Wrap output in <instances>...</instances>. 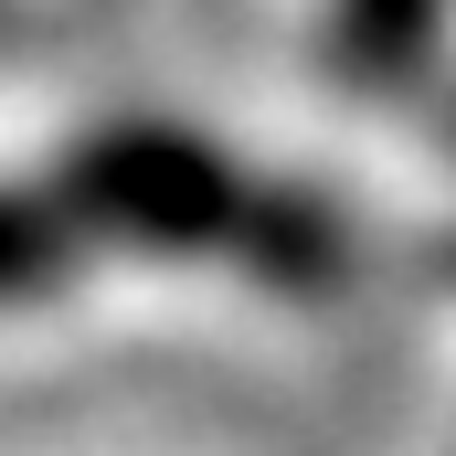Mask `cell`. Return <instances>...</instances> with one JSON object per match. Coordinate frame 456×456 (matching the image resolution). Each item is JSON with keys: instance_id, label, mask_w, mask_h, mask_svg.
<instances>
[{"instance_id": "1", "label": "cell", "mask_w": 456, "mask_h": 456, "mask_svg": "<svg viewBox=\"0 0 456 456\" xmlns=\"http://www.w3.org/2000/svg\"><path fill=\"white\" fill-rule=\"evenodd\" d=\"M64 224L75 233H117V244H149V255H213V265H244L265 287H330L340 276V224L244 170L233 149L191 138V127H159V117H117L96 127L75 159H64Z\"/></svg>"}, {"instance_id": "2", "label": "cell", "mask_w": 456, "mask_h": 456, "mask_svg": "<svg viewBox=\"0 0 456 456\" xmlns=\"http://www.w3.org/2000/svg\"><path fill=\"white\" fill-rule=\"evenodd\" d=\"M436 32H446V0H330V64H340L350 86L425 75Z\"/></svg>"}, {"instance_id": "3", "label": "cell", "mask_w": 456, "mask_h": 456, "mask_svg": "<svg viewBox=\"0 0 456 456\" xmlns=\"http://www.w3.org/2000/svg\"><path fill=\"white\" fill-rule=\"evenodd\" d=\"M75 244H86V233L64 224V202H43V191H0V308L53 297L64 265H75Z\"/></svg>"}]
</instances>
